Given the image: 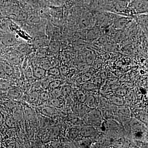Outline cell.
Masks as SVG:
<instances>
[{
    "mask_svg": "<svg viewBox=\"0 0 148 148\" xmlns=\"http://www.w3.org/2000/svg\"><path fill=\"white\" fill-rule=\"evenodd\" d=\"M88 114V121L92 124H94V125L99 127L103 121L101 111L94 108L92 109V110Z\"/></svg>",
    "mask_w": 148,
    "mask_h": 148,
    "instance_id": "cell-1",
    "label": "cell"
},
{
    "mask_svg": "<svg viewBox=\"0 0 148 148\" xmlns=\"http://www.w3.org/2000/svg\"><path fill=\"white\" fill-rule=\"evenodd\" d=\"M47 28H48V29H47V31H48L49 34V38L50 36V37H53L58 36L59 32L56 27H53V26H50V25Z\"/></svg>",
    "mask_w": 148,
    "mask_h": 148,
    "instance_id": "cell-29",
    "label": "cell"
},
{
    "mask_svg": "<svg viewBox=\"0 0 148 148\" xmlns=\"http://www.w3.org/2000/svg\"><path fill=\"white\" fill-rule=\"evenodd\" d=\"M76 98L77 101L79 103H84L86 100L87 95L84 93V91L81 90H78L76 92Z\"/></svg>",
    "mask_w": 148,
    "mask_h": 148,
    "instance_id": "cell-20",
    "label": "cell"
},
{
    "mask_svg": "<svg viewBox=\"0 0 148 148\" xmlns=\"http://www.w3.org/2000/svg\"><path fill=\"white\" fill-rule=\"evenodd\" d=\"M80 129L77 127H73L71 128L69 132V138L72 140L76 139L79 135Z\"/></svg>",
    "mask_w": 148,
    "mask_h": 148,
    "instance_id": "cell-19",
    "label": "cell"
},
{
    "mask_svg": "<svg viewBox=\"0 0 148 148\" xmlns=\"http://www.w3.org/2000/svg\"><path fill=\"white\" fill-rule=\"evenodd\" d=\"M5 73L4 71L1 66H0V77L2 78L5 76Z\"/></svg>",
    "mask_w": 148,
    "mask_h": 148,
    "instance_id": "cell-40",
    "label": "cell"
},
{
    "mask_svg": "<svg viewBox=\"0 0 148 148\" xmlns=\"http://www.w3.org/2000/svg\"><path fill=\"white\" fill-rule=\"evenodd\" d=\"M59 98H53L50 99L49 103L53 108H61L63 105V101Z\"/></svg>",
    "mask_w": 148,
    "mask_h": 148,
    "instance_id": "cell-23",
    "label": "cell"
},
{
    "mask_svg": "<svg viewBox=\"0 0 148 148\" xmlns=\"http://www.w3.org/2000/svg\"><path fill=\"white\" fill-rule=\"evenodd\" d=\"M91 109L87 107L84 103H75L74 106V111L77 114L85 115L88 114L90 112Z\"/></svg>",
    "mask_w": 148,
    "mask_h": 148,
    "instance_id": "cell-5",
    "label": "cell"
},
{
    "mask_svg": "<svg viewBox=\"0 0 148 148\" xmlns=\"http://www.w3.org/2000/svg\"><path fill=\"white\" fill-rule=\"evenodd\" d=\"M27 24L30 25H33L38 23L40 18L36 14H32L27 16Z\"/></svg>",
    "mask_w": 148,
    "mask_h": 148,
    "instance_id": "cell-21",
    "label": "cell"
},
{
    "mask_svg": "<svg viewBox=\"0 0 148 148\" xmlns=\"http://www.w3.org/2000/svg\"><path fill=\"white\" fill-rule=\"evenodd\" d=\"M135 7L136 10L140 11L144 10L143 8L146 10H147V1L144 0H138L135 3Z\"/></svg>",
    "mask_w": 148,
    "mask_h": 148,
    "instance_id": "cell-16",
    "label": "cell"
},
{
    "mask_svg": "<svg viewBox=\"0 0 148 148\" xmlns=\"http://www.w3.org/2000/svg\"><path fill=\"white\" fill-rule=\"evenodd\" d=\"M65 0H46L49 4L52 7H60L64 4Z\"/></svg>",
    "mask_w": 148,
    "mask_h": 148,
    "instance_id": "cell-24",
    "label": "cell"
},
{
    "mask_svg": "<svg viewBox=\"0 0 148 148\" xmlns=\"http://www.w3.org/2000/svg\"><path fill=\"white\" fill-rule=\"evenodd\" d=\"M5 123L9 128H16L17 126L16 121L11 117H8L6 119Z\"/></svg>",
    "mask_w": 148,
    "mask_h": 148,
    "instance_id": "cell-27",
    "label": "cell"
},
{
    "mask_svg": "<svg viewBox=\"0 0 148 148\" xmlns=\"http://www.w3.org/2000/svg\"><path fill=\"white\" fill-rule=\"evenodd\" d=\"M1 66L5 74L10 75L13 72V69L12 67L8 63L4 62L1 64Z\"/></svg>",
    "mask_w": 148,
    "mask_h": 148,
    "instance_id": "cell-26",
    "label": "cell"
},
{
    "mask_svg": "<svg viewBox=\"0 0 148 148\" xmlns=\"http://www.w3.org/2000/svg\"><path fill=\"white\" fill-rule=\"evenodd\" d=\"M2 17L1 16V15H0V19H1V18Z\"/></svg>",
    "mask_w": 148,
    "mask_h": 148,
    "instance_id": "cell-41",
    "label": "cell"
},
{
    "mask_svg": "<svg viewBox=\"0 0 148 148\" xmlns=\"http://www.w3.org/2000/svg\"><path fill=\"white\" fill-rule=\"evenodd\" d=\"M50 39L47 35H40L36 37L33 41L35 47L40 48L47 47Z\"/></svg>",
    "mask_w": 148,
    "mask_h": 148,
    "instance_id": "cell-4",
    "label": "cell"
},
{
    "mask_svg": "<svg viewBox=\"0 0 148 148\" xmlns=\"http://www.w3.org/2000/svg\"><path fill=\"white\" fill-rule=\"evenodd\" d=\"M24 116L26 118V119L29 120L32 119L34 116V112L31 108L29 107H25L24 109Z\"/></svg>",
    "mask_w": 148,
    "mask_h": 148,
    "instance_id": "cell-25",
    "label": "cell"
},
{
    "mask_svg": "<svg viewBox=\"0 0 148 148\" xmlns=\"http://www.w3.org/2000/svg\"><path fill=\"white\" fill-rule=\"evenodd\" d=\"M49 50L51 53H57L59 52L61 48V45L59 42L55 40H50L48 46Z\"/></svg>",
    "mask_w": 148,
    "mask_h": 148,
    "instance_id": "cell-9",
    "label": "cell"
},
{
    "mask_svg": "<svg viewBox=\"0 0 148 148\" xmlns=\"http://www.w3.org/2000/svg\"><path fill=\"white\" fill-rule=\"evenodd\" d=\"M79 134L82 137L91 139L98 135V130L94 126L88 125H84L80 129Z\"/></svg>",
    "mask_w": 148,
    "mask_h": 148,
    "instance_id": "cell-2",
    "label": "cell"
},
{
    "mask_svg": "<svg viewBox=\"0 0 148 148\" xmlns=\"http://www.w3.org/2000/svg\"><path fill=\"white\" fill-rule=\"evenodd\" d=\"M40 113L45 116L48 117H53L56 114V111L53 107L49 106H44L39 109Z\"/></svg>",
    "mask_w": 148,
    "mask_h": 148,
    "instance_id": "cell-7",
    "label": "cell"
},
{
    "mask_svg": "<svg viewBox=\"0 0 148 148\" xmlns=\"http://www.w3.org/2000/svg\"><path fill=\"white\" fill-rule=\"evenodd\" d=\"M60 7H52L53 8L51 10V14L53 16H56V17H61L63 15V12L62 10L60 8Z\"/></svg>",
    "mask_w": 148,
    "mask_h": 148,
    "instance_id": "cell-30",
    "label": "cell"
},
{
    "mask_svg": "<svg viewBox=\"0 0 148 148\" xmlns=\"http://www.w3.org/2000/svg\"><path fill=\"white\" fill-rule=\"evenodd\" d=\"M127 90L122 88H118L115 91V94L121 97H124L127 95Z\"/></svg>",
    "mask_w": 148,
    "mask_h": 148,
    "instance_id": "cell-34",
    "label": "cell"
},
{
    "mask_svg": "<svg viewBox=\"0 0 148 148\" xmlns=\"http://www.w3.org/2000/svg\"><path fill=\"white\" fill-rule=\"evenodd\" d=\"M92 77V75L89 73H84L82 76L81 78L83 82L89 81V80Z\"/></svg>",
    "mask_w": 148,
    "mask_h": 148,
    "instance_id": "cell-35",
    "label": "cell"
},
{
    "mask_svg": "<svg viewBox=\"0 0 148 148\" xmlns=\"http://www.w3.org/2000/svg\"><path fill=\"white\" fill-rule=\"evenodd\" d=\"M88 66V65L87 63H82L79 64L78 66V69L80 71H84L87 69Z\"/></svg>",
    "mask_w": 148,
    "mask_h": 148,
    "instance_id": "cell-39",
    "label": "cell"
},
{
    "mask_svg": "<svg viewBox=\"0 0 148 148\" xmlns=\"http://www.w3.org/2000/svg\"><path fill=\"white\" fill-rule=\"evenodd\" d=\"M136 118L143 122L145 124H148V116L146 112L144 111H140L136 116Z\"/></svg>",
    "mask_w": 148,
    "mask_h": 148,
    "instance_id": "cell-18",
    "label": "cell"
},
{
    "mask_svg": "<svg viewBox=\"0 0 148 148\" xmlns=\"http://www.w3.org/2000/svg\"><path fill=\"white\" fill-rule=\"evenodd\" d=\"M59 69V70H60L61 75H67V74H68V73H69V68H68V67H67V66H65V65H62V66H60Z\"/></svg>",
    "mask_w": 148,
    "mask_h": 148,
    "instance_id": "cell-36",
    "label": "cell"
},
{
    "mask_svg": "<svg viewBox=\"0 0 148 148\" xmlns=\"http://www.w3.org/2000/svg\"><path fill=\"white\" fill-rule=\"evenodd\" d=\"M22 95L21 90H19L17 88H13L10 91V95L12 97L14 98H17L21 97Z\"/></svg>",
    "mask_w": 148,
    "mask_h": 148,
    "instance_id": "cell-31",
    "label": "cell"
},
{
    "mask_svg": "<svg viewBox=\"0 0 148 148\" xmlns=\"http://www.w3.org/2000/svg\"><path fill=\"white\" fill-rule=\"evenodd\" d=\"M71 92V88L69 86H64L62 88V94L64 95V96H67L70 95Z\"/></svg>",
    "mask_w": 148,
    "mask_h": 148,
    "instance_id": "cell-37",
    "label": "cell"
},
{
    "mask_svg": "<svg viewBox=\"0 0 148 148\" xmlns=\"http://www.w3.org/2000/svg\"><path fill=\"white\" fill-rule=\"evenodd\" d=\"M109 99L111 103L118 107L123 106L124 105L125 101L123 97L114 94L110 95Z\"/></svg>",
    "mask_w": 148,
    "mask_h": 148,
    "instance_id": "cell-10",
    "label": "cell"
},
{
    "mask_svg": "<svg viewBox=\"0 0 148 148\" xmlns=\"http://www.w3.org/2000/svg\"><path fill=\"white\" fill-rule=\"evenodd\" d=\"M86 63L88 65L92 64L93 61V56L91 54H89L86 57Z\"/></svg>",
    "mask_w": 148,
    "mask_h": 148,
    "instance_id": "cell-38",
    "label": "cell"
},
{
    "mask_svg": "<svg viewBox=\"0 0 148 148\" xmlns=\"http://www.w3.org/2000/svg\"><path fill=\"white\" fill-rule=\"evenodd\" d=\"M62 84V82L61 80L56 79L51 81L49 83L48 85V88L49 90H51L55 89L61 86V85Z\"/></svg>",
    "mask_w": 148,
    "mask_h": 148,
    "instance_id": "cell-17",
    "label": "cell"
},
{
    "mask_svg": "<svg viewBox=\"0 0 148 148\" xmlns=\"http://www.w3.org/2000/svg\"><path fill=\"white\" fill-rule=\"evenodd\" d=\"M0 51H1V46H0Z\"/></svg>",
    "mask_w": 148,
    "mask_h": 148,
    "instance_id": "cell-42",
    "label": "cell"
},
{
    "mask_svg": "<svg viewBox=\"0 0 148 148\" xmlns=\"http://www.w3.org/2000/svg\"><path fill=\"white\" fill-rule=\"evenodd\" d=\"M49 51V50L48 46L45 47L39 48L38 51L37 53V54L39 56L44 57V56H45L46 55H47L48 52Z\"/></svg>",
    "mask_w": 148,
    "mask_h": 148,
    "instance_id": "cell-33",
    "label": "cell"
},
{
    "mask_svg": "<svg viewBox=\"0 0 148 148\" xmlns=\"http://www.w3.org/2000/svg\"><path fill=\"white\" fill-rule=\"evenodd\" d=\"M39 66L41 68L44 69L47 71L53 67L50 59L45 57H43L40 61Z\"/></svg>",
    "mask_w": 148,
    "mask_h": 148,
    "instance_id": "cell-11",
    "label": "cell"
},
{
    "mask_svg": "<svg viewBox=\"0 0 148 148\" xmlns=\"http://www.w3.org/2000/svg\"><path fill=\"white\" fill-rule=\"evenodd\" d=\"M32 72L34 77L38 79H41L45 76L47 71L38 66L34 67L32 70Z\"/></svg>",
    "mask_w": 148,
    "mask_h": 148,
    "instance_id": "cell-8",
    "label": "cell"
},
{
    "mask_svg": "<svg viewBox=\"0 0 148 148\" xmlns=\"http://www.w3.org/2000/svg\"><path fill=\"white\" fill-rule=\"evenodd\" d=\"M128 21V19L127 18H120L116 21V26L118 29H122L127 25Z\"/></svg>",
    "mask_w": 148,
    "mask_h": 148,
    "instance_id": "cell-28",
    "label": "cell"
},
{
    "mask_svg": "<svg viewBox=\"0 0 148 148\" xmlns=\"http://www.w3.org/2000/svg\"><path fill=\"white\" fill-rule=\"evenodd\" d=\"M100 101L97 99L96 95L90 94L86 96L84 104L91 109L95 108L99 104Z\"/></svg>",
    "mask_w": 148,
    "mask_h": 148,
    "instance_id": "cell-6",
    "label": "cell"
},
{
    "mask_svg": "<svg viewBox=\"0 0 148 148\" xmlns=\"http://www.w3.org/2000/svg\"><path fill=\"white\" fill-rule=\"evenodd\" d=\"M82 90L85 91H92L96 88V86L94 83L85 82L81 85Z\"/></svg>",
    "mask_w": 148,
    "mask_h": 148,
    "instance_id": "cell-12",
    "label": "cell"
},
{
    "mask_svg": "<svg viewBox=\"0 0 148 148\" xmlns=\"http://www.w3.org/2000/svg\"><path fill=\"white\" fill-rule=\"evenodd\" d=\"M18 42L17 38L12 33H8L4 35L1 38V43L7 47H11L15 45Z\"/></svg>",
    "mask_w": 148,
    "mask_h": 148,
    "instance_id": "cell-3",
    "label": "cell"
},
{
    "mask_svg": "<svg viewBox=\"0 0 148 148\" xmlns=\"http://www.w3.org/2000/svg\"><path fill=\"white\" fill-rule=\"evenodd\" d=\"M60 86L53 90H51V95L53 98H57L60 97L62 94V88H60Z\"/></svg>",
    "mask_w": 148,
    "mask_h": 148,
    "instance_id": "cell-32",
    "label": "cell"
},
{
    "mask_svg": "<svg viewBox=\"0 0 148 148\" xmlns=\"http://www.w3.org/2000/svg\"><path fill=\"white\" fill-rule=\"evenodd\" d=\"M50 100L49 95L46 91H44L41 93V94H40L39 102H40V103L43 104V103H49L50 101Z\"/></svg>",
    "mask_w": 148,
    "mask_h": 148,
    "instance_id": "cell-22",
    "label": "cell"
},
{
    "mask_svg": "<svg viewBox=\"0 0 148 148\" xmlns=\"http://www.w3.org/2000/svg\"><path fill=\"white\" fill-rule=\"evenodd\" d=\"M47 73L55 77H58L61 75L59 68L56 66H53L48 70Z\"/></svg>",
    "mask_w": 148,
    "mask_h": 148,
    "instance_id": "cell-15",
    "label": "cell"
},
{
    "mask_svg": "<svg viewBox=\"0 0 148 148\" xmlns=\"http://www.w3.org/2000/svg\"><path fill=\"white\" fill-rule=\"evenodd\" d=\"M84 139L79 140L77 141V144L79 146V147L87 148L90 147L92 143L90 142V138H84Z\"/></svg>",
    "mask_w": 148,
    "mask_h": 148,
    "instance_id": "cell-13",
    "label": "cell"
},
{
    "mask_svg": "<svg viewBox=\"0 0 148 148\" xmlns=\"http://www.w3.org/2000/svg\"><path fill=\"white\" fill-rule=\"evenodd\" d=\"M40 94L36 91H34L29 93L28 95V100L30 103L36 104L39 103Z\"/></svg>",
    "mask_w": 148,
    "mask_h": 148,
    "instance_id": "cell-14",
    "label": "cell"
}]
</instances>
